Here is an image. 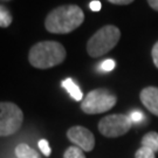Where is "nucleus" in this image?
Here are the masks:
<instances>
[{"label":"nucleus","instance_id":"0eeeda50","mask_svg":"<svg viewBox=\"0 0 158 158\" xmlns=\"http://www.w3.org/2000/svg\"><path fill=\"white\" fill-rule=\"evenodd\" d=\"M67 137L75 147L80 148L83 151H91L95 147V137L90 130L85 127L76 125L69 128Z\"/></svg>","mask_w":158,"mask_h":158},{"label":"nucleus","instance_id":"ddd939ff","mask_svg":"<svg viewBox=\"0 0 158 158\" xmlns=\"http://www.w3.org/2000/svg\"><path fill=\"white\" fill-rule=\"evenodd\" d=\"M63 158H85V153H83V150H81L80 148L73 147L68 148L67 150L63 153Z\"/></svg>","mask_w":158,"mask_h":158},{"label":"nucleus","instance_id":"6e6552de","mask_svg":"<svg viewBox=\"0 0 158 158\" xmlns=\"http://www.w3.org/2000/svg\"><path fill=\"white\" fill-rule=\"evenodd\" d=\"M141 101L150 113L158 116V88L147 87L141 91Z\"/></svg>","mask_w":158,"mask_h":158},{"label":"nucleus","instance_id":"20e7f679","mask_svg":"<svg viewBox=\"0 0 158 158\" xmlns=\"http://www.w3.org/2000/svg\"><path fill=\"white\" fill-rule=\"evenodd\" d=\"M117 97L110 90L98 88L89 91L81 102V110L88 115L106 113L115 107Z\"/></svg>","mask_w":158,"mask_h":158},{"label":"nucleus","instance_id":"412c9836","mask_svg":"<svg viewBox=\"0 0 158 158\" xmlns=\"http://www.w3.org/2000/svg\"><path fill=\"white\" fill-rule=\"evenodd\" d=\"M148 2H149V5L152 10L158 12V0H148Z\"/></svg>","mask_w":158,"mask_h":158},{"label":"nucleus","instance_id":"9b49d317","mask_svg":"<svg viewBox=\"0 0 158 158\" xmlns=\"http://www.w3.org/2000/svg\"><path fill=\"white\" fill-rule=\"evenodd\" d=\"M15 155L18 158H41L34 149L25 143H21L15 148Z\"/></svg>","mask_w":158,"mask_h":158},{"label":"nucleus","instance_id":"2eb2a0df","mask_svg":"<svg viewBox=\"0 0 158 158\" xmlns=\"http://www.w3.org/2000/svg\"><path fill=\"white\" fill-rule=\"evenodd\" d=\"M129 117L131 119L132 123H141L142 121H144L145 117H144V114L139 111V110H134L129 114Z\"/></svg>","mask_w":158,"mask_h":158},{"label":"nucleus","instance_id":"4468645a","mask_svg":"<svg viewBox=\"0 0 158 158\" xmlns=\"http://www.w3.org/2000/svg\"><path fill=\"white\" fill-rule=\"evenodd\" d=\"M136 158H156V152H153L152 150L148 149V148L141 147L135 153Z\"/></svg>","mask_w":158,"mask_h":158},{"label":"nucleus","instance_id":"f8f14e48","mask_svg":"<svg viewBox=\"0 0 158 158\" xmlns=\"http://www.w3.org/2000/svg\"><path fill=\"white\" fill-rule=\"evenodd\" d=\"M13 21L11 12L8 11V8H6L5 6L0 5V27L6 28L8 27Z\"/></svg>","mask_w":158,"mask_h":158},{"label":"nucleus","instance_id":"f257e3e1","mask_svg":"<svg viewBox=\"0 0 158 158\" xmlns=\"http://www.w3.org/2000/svg\"><path fill=\"white\" fill-rule=\"evenodd\" d=\"M85 21V13L77 5H63L54 8L45 19L46 29L53 34H68Z\"/></svg>","mask_w":158,"mask_h":158},{"label":"nucleus","instance_id":"9d476101","mask_svg":"<svg viewBox=\"0 0 158 158\" xmlns=\"http://www.w3.org/2000/svg\"><path fill=\"white\" fill-rule=\"evenodd\" d=\"M142 147L148 148L150 150H152L153 152L158 151V134L155 131L148 132L147 135H144V137L142 138L141 142Z\"/></svg>","mask_w":158,"mask_h":158},{"label":"nucleus","instance_id":"f03ea898","mask_svg":"<svg viewBox=\"0 0 158 158\" xmlns=\"http://www.w3.org/2000/svg\"><path fill=\"white\" fill-rule=\"evenodd\" d=\"M66 55V48L60 42L40 41L29 49L28 61L34 68L48 69L62 63Z\"/></svg>","mask_w":158,"mask_h":158},{"label":"nucleus","instance_id":"dca6fc26","mask_svg":"<svg viewBox=\"0 0 158 158\" xmlns=\"http://www.w3.org/2000/svg\"><path fill=\"white\" fill-rule=\"evenodd\" d=\"M100 70H102V72H106V73H108V72H111L114 68H115V61L114 60H110V59H108V60H104L103 62L100 64Z\"/></svg>","mask_w":158,"mask_h":158},{"label":"nucleus","instance_id":"1a4fd4ad","mask_svg":"<svg viewBox=\"0 0 158 158\" xmlns=\"http://www.w3.org/2000/svg\"><path fill=\"white\" fill-rule=\"evenodd\" d=\"M62 87L68 91V94L73 97L75 101H82L83 100V94L80 87L72 79H66L62 81Z\"/></svg>","mask_w":158,"mask_h":158},{"label":"nucleus","instance_id":"7ed1b4c3","mask_svg":"<svg viewBox=\"0 0 158 158\" xmlns=\"http://www.w3.org/2000/svg\"><path fill=\"white\" fill-rule=\"evenodd\" d=\"M121 31L114 25L103 26L87 42V52L91 57H100L107 54L118 44Z\"/></svg>","mask_w":158,"mask_h":158},{"label":"nucleus","instance_id":"423d86ee","mask_svg":"<svg viewBox=\"0 0 158 158\" xmlns=\"http://www.w3.org/2000/svg\"><path fill=\"white\" fill-rule=\"evenodd\" d=\"M132 127V122L128 115L113 114L106 116L98 122V130L108 138H115L125 135Z\"/></svg>","mask_w":158,"mask_h":158},{"label":"nucleus","instance_id":"aec40b11","mask_svg":"<svg viewBox=\"0 0 158 158\" xmlns=\"http://www.w3.org/2000/svg\"><path fill=\"white\" fill-rule=\"evenodd\" d=\"M109 2H111V4H114V5H129V4H131L134 0H108Z\"/></svg>","mask_w":158,"mask_h":158},{"label":"nucleus","instance_id":"39448f33","mask_svg":"<svg viewBox=\"0 0 158 158\" xmlns=\"http://www.w3.org/2000/svg\"><path fill=\"white\" fill-rule=\"evenodd\" d=\"M23 123V113L13 102H0V137H8L19 131Z\"/></svg>","mask_w":158,"mask_h":158},{"label":"nucleus","instance_id":"f3484780","mask_svg":"<svg viewBox=\"0 0 158 158\" xmlns=\"http://www.w3.org/2000/svg\"><path fill=\"white\" fill-rule=\"evenodd\" d=\"M38 145H39V149L41 150V152L44 153L46 157L51 156V147H49V143L46 139H40Z\"/></svg>","mask_w":158,"mask_h":158},{"label":"nucleus","instance_id":"a211bd4d","mask_svg":"<svg viewBox=\"0 0 158 158\" xmlns=\"http://www.w3.org/2000/svg\"><path fill=\"white\" fill-rule=\"evenodd\" d=\"M151 55H152V60L155 66L158 68V41L153 45L152 51H151Z\"/></svg>","mask_w":158,"mask_h":158},{"label":"nucleus","instance_id":"6ab92c4d","mask_svg":"<svg viewBox=\"0 0 158 158\" xmlns=\"http://www.w3.org/2000/svg\"><path fill=\"white\" fill-rule=\"evenodd\" d=\"M89 8L94 12L101 11V8H102L101 1H98V0H94V1H91L90 4H89Z\"/></svg>","mask_w":158,"mask_h":158}]
</instances>
